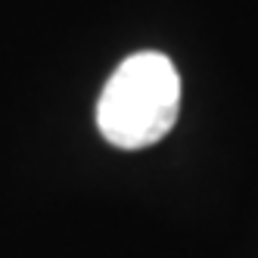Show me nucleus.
<instances>
[{"instance_id":"f257e3e1","label":"nucleus","mask_w":258,"mask_h":258,"mask_svg":"<svg viewBox=\"0 0 258 258\" xmlns=\"http://www.w3.org/2000/svg\"><path fill=\"white\" fill-rule=\"evenodd\" d=\"M180 75L168 56L143 50L127 56L106 81L97 103L100 134L118 150H143L174 127Z\"/></svg>"}]
</instances>
